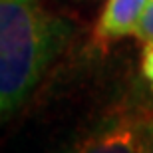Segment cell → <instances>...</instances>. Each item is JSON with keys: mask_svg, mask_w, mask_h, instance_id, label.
I'll list each match as a JSON object with an SVG mask.
<instances>
[{"mask_svg": "<svg viewBox=\"0 0 153 153\" xmlns=\"http://www.w3.org/2000/svg\"><path fill=\"white\" fill-rule=\"evenodd\" d=\"M137 153H153V121H143L141 123Z\"/></svg>", "mask_w": 153, "mask_h": 153, "instance_id": "cell-6", "label": "cell"}, {"mask_svg": "<svg viewBox=\"0 0 153 153\" xmlns=\"http://www.w3.org/2000/svg\"><path fill=\"white\" fill-rule=\"evenodd\" d=\"M72 34V22L38 0H0V123L32 96Z\"/></svg>", "mask_w": 153, "mask_h": 153, "instance_id": "cell-1", "label": "cell"}, {"mask_svg": "<svg viewBox=\"0 0 153 153\" xmlns=\"http://www.w3.org/2000/svg\"><path fill=\"white\" fill-rule=\"evenodd\" d=\"M76 2H85V0H76Z\"/></svg>", "mask_w": 153, "mask_h": 153, "instance_id": "cell-7", "label": "cell"}, {"mask_svg": "<svg viewBox=\"0 0 153 153\" xmlns=\"http://www.w3.org/2000/svg\"><path fill=\"white\" fill-rule=\"evenodd\" d=\"M141 123L133 114H114L94 125L64 153H137Z\"/></svg>", "mask_w": 153, "mask_h": 153, "instance_id": "cell-2", "label": "cell"}, {"mask_svg": "<svg viewBox=\"0 0 153 153\" xmlns=\"http://www.w3.org/2000/svg\"><path fill=\"white\" fill-rule=\"evenodd\" d=\"M135 36L143 40L145 44H153V0H149L145 10H143L141 20L135 28Z\"/></svg>", "mask_w": 153, "mask_h": 153, "instance_id": "cell-4", "label": "cell"}, {"mask_svg": "<svg viewBox=\"0 0 153 153\" xmlns=\"http://www.w3.org/2000/svg\"><path fill=\"white\" fill-rule=\"evenodd\" d=\"M141 74L149 85V91L153 94V44H145L141 54Z\"/></svg>", "mask_w": 153, "mask_h": 153, "instance_id": "cell-5", "label": "cell"}, {"mask_svg": "<svg viewBox=\"0 0 153 153\" xmlns=\"http://www.w3.org/2000/svg\"><path fill=\"white\" fill-rule=\"evenodd\" d=\"M149 0H108L97 20L96 36L100 40H117L135 34V28Z\"/></svg>", "mask_w": 153, "mask_h": 153, "instance_id": "cell-3", "label": "cell"}]
</instances>
